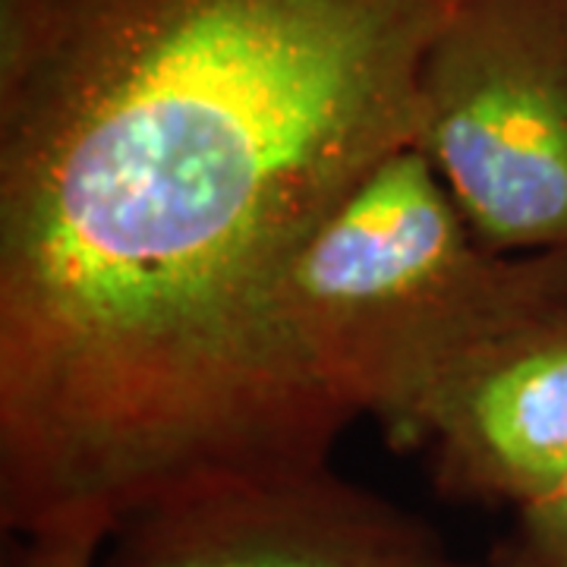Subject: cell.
Returning a JSON list of instances; mask_svg holds the SVG:
<instances>
[{"instance_id": "obj_1", "label": "cell", "mask_w": 567, "mask_h": 567, "mask_svg": "<svg viewBox=\"0 0 567 567\" xmlns=\"http://www.w3.org/2000/svg\"><path fill=\"white\" fill-rule=\"evenodd\" d=\"M451 0H0V529L331 464L281 316Z\"/></svg>"}, {"instance_id": "obj_2", "label": "cell", "mask_w": 567, "mask_h": 567, "mask_svg": "<svg viewBox=\"0 0 567 567\" xmlns=\"http://www.w3.org/2000/svg\"><path fill=\"white\" fill-rule=\"evenodd\" d=\"M567 303V252L486 246L416 145L328 212L281 290L306 372L353 423L413 447L429 401L492 341Z\"/></svg>"}, {"instance_id": "obj_3", "label": "cell", "mask_w": 567, "mask_h": 567, "mask_svg": "<svg viewBox=\"0 0 567 567\" xmlns=\"http://www.w3.org/2000/svg\"><path fill=\"white\" fill-rule=\"evenodd\" d=\"M416 148L483 244L567 252V0H451Z\"/></svg>"}, {"instance_id": "obj_4", "label": "cell", "mask_w": 567, "mask_h": 567, "mask_svg": "<svg viewBox=\"0 0 567 567\" xmlns=\"http://www.w3.org/2000/svg\"><path fill=\"white\" fill-rule=\"evenodd\" d=\"M99 567H498L464 561L331 464L186 488L130 514Z\"/></svg>"}, {"instance_id": "obj_5", "label": "cell", "mask_w": 567, "mask_h": 567, "mask_svg": "<svg viewBox=\"0 0 567 567\" xmlns=\"http://www.w3.org/2000/svg\"><path fill=\"white\" fill-rule=\"evenodd\" d=\"M413 447L439 492L524 507L567 470V303L492 341L429 401Z\"/></svg>"}, {"instance_id": "obj_6", "label": "cell", "mask_w": 567, "mask_h": 567, "mask_svg": "<svg viewBox=\"0 0 567 567\" xmlns=\"http://www.w3.org/2000/svg\"><path fill=\"white\" fill-rule=\"evenodd\" d=\"M492 561L498 567H567V470L539 498L514 511V529Z\"/></svg>"}, {"instance_id": "obj_7", "label": "cell", "mask_w": 567, "mask_h": 567, "mask_svg": "<svg viewBox=\"0 0 567 567\" xmlns=\"http://www.w3.org/2000/svg\"><path fill=\"white\" fill-rule=\"evenodd\" d=\"M107 533L95 527H58L3 536L0 567H99Z\"/></svg>"}]
</instances>
